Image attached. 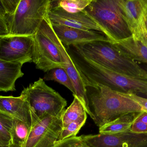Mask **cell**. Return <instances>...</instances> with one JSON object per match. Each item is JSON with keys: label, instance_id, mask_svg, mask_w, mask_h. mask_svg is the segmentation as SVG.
Segmentation results:
<instances>
[{"label": "cell", "instance_id": "obj_1", "mask_svg": "<svg viewBox=\"0 0 147 147\" xmlns=\"http://www.w3.org/2000/svg\"><path fill=\"white\" fill-rule=\"evenodd\" d=\"M85 89L90 117L99 128L123 115L144 112L126 93L100 84L86 86Z\"/></svg>", "mask_w": 147, "mask_h": 147}, {"label": "cell", "instance_id": "obj_2", "mask_svg": "<svg viewBox=\"0 0 147 147\" xmlns=\"http://www.w3.org/2000/svg\"><path fill=\"white\" fill-rule=\"evenodd\" d=\"M81 55L117 73L147 79V72L121 53L112 42L98 41L71 45Z\"/></svg>", "mask_w": 147, "mask_h": 147}, {"label": "cell", "instance_id": "obj_3", "mask_svg": "<svg viewBox=\"0 0 147 147\" xmlns=\"http://www.w3.org/2000/svg\"><path fill=\"white\" fill-rule=\"evenodd\" d=\"M84 11L113 43L132 36L117 0H92Z\"/></svg>", "mask_w": 147, "mask_h": 147}, {"label": "cell", "instance_id": "obj_4", "mask_svg": "<svg viewBox=\"0 0 147 147\" xmlns=\"http://www.w3.org/2000/svg\"><path fill=\"white\" fill-rule=\"evenodd\" d=\"M50 0H20L13 14L6 16L9 35L33 36L51 7Z\"/></svg>", "mask_w": 147, "mask_h": 147}, {"label": "cell", "instance_id": "obj_5", "mask_svg": "<svg viewBox=\"0 0 147 147\" xmlns=\"http://www.w3.org/2000/svg\"><path fill=\"white\" fill-rule=\"evenodd\" d=\"M21 94L26 99L38 119L61 114L67 104L66 100L40 78L24 88Z\"/></svg>", "mask_w": 147, "mask_h": 147}, {"label": "cell", "instance_id": "obj_6", "mask_svg": "<svg viewBox=\"0 0 147 147\" xmlns=\"http://www.w3.org/2000/svg\"><path fill=\"white\" fill-rule=\"evenodd\" d=\"M49 20L47 16L33 35L32 62L37 69L45 72L55 68L65 67L64 62L59 50L49 35Z\"/></svg>", "mask_w": 147, "mask_h": 147}, {"label": "cell", "instance_id": "obj_7", "mask_svg": "<svg viewBox=\"0 0 147 147\" xmlns=\"http://www.w3.org/2000/svg\"><path fill=\"white\" fill-rule=\"evenodd\" d=\"M63 113L57 116H47L39 119L31 128L22 147H53L63 130Z\"/></svg>", "mask_w": 147, "mask_h": 147}, {"label": "cell", "instance_id": "obj_8", "mask_svg": "<svg viewBox=\"0 0 147 147\" xmlns=\"http://www.w3.org/2000/svg\"><path fill=\"white\" fill-rule=\"evenodd\" d=\"M33 36L10 35L0 37V60L23 64L32 62Z\"/></svg>", "mask_w": 147, "mask_h": 147}, {"label": "cell", "instance_id": "obj_9", "mask_svg": "<svg viewBox=\"0 0 147 147\" xmlns=\"http://www.w3.org/2000/svg\"><path fill=\"white\" fill-rule=\"evenodd\" d=\"M88 147H147V133L130 130L114 134L87 135L80 136Z\"/></svg>", "mask_w": 147, "mask_h": 147}, {"label": "cell", "instance_id": "obj_10", "mask_svg": "<svg viewBox=\"0 0 147 147\" xmlns=\"http://www.w3.org/2000/svg\"><path fill=\"white\" fill-rule=\"evenodd\" d=\"M51 25L54 33L66 48L70 46L95 41L113 43L105 34L99 31L84 30L52 23Z\"/></svg>", "mask_w": 147, "mask_h": 147}, {"label": "cell", "instance_id": "obj_11", "mask_svg": "<svg viewBox=\"0 0 147 147\" xmlns=\"http://www.w3.org/2000/svg\"><path fill=\"white\" fill-rule=\"evenodd\" d=\"M48 30L51 38L57 47L61 56L64 60V69L72 81L75 90V95L77 96L79 100L83 104L86 114L87 113L90 117L91 113L88 106V102L86 97L85 87L78 72L73 64L69 54L68 53L67 49L61 43L60 40L54 33L50 20L48 21Z\"/></svg>", "mask_w": 147, "mask_h": 147}, {"label": "cell", "instance_id": "obj_12", "mask_svg": "<svg viewBox=\"0 0 147 147\" xmlns=\"http://www.w3.org/2000/svg\"><path fill=\"white\" fill-rule=\"evenodd\" d=\"M48 16L52 24L103 33L102 30L86 14L84 10L78 13H70L61 8L51 7L48 12Z\"/></svg>", "mask_w": 147, "mask_h": 147}, {"label": "cell", "instance_id": "obj_13", "mask_svg": "<svg viewBox=\"0 0 147 147\" xmlns=\"http://www.w3.org/2000/svg\"><path fill=\"white\" fill-rule=\"evenodd\" d=\"M0 111L23 122L31 129L39 120L22 94L17 97L0 96Z\"/></svg>", "mask_w": 147, "mask_h": 147}, {"label": "cell", "instance_id": "obj_14", "mask_svg": "<svg viewBox=\"0 0 147 147\" xmlns=\"http://www.w3.org/2000/svg\"><path fill=\"white\" fill-rule=\"evenodd\" d=\"M124 20L132 33L145 18L147 0H117Z\"/></svg>", "mask_w": 147, "mask_h": 147}, {"label": "cell", "instance_id": "obj_15", "mask_svg": "<svg viewBox=\"0 0 147 147\" xmlns=\"http://www.w3.org/2000/svg\"><path fill=\"white\" fill-rule=\"evenodd\" d=\"M113 44L127 58L147 65V46L138 38L132 35Z\"/></svg>", "mask_w": 147, "mask_h": 147}, {"label": "cell", "instance_id": "obj_16", "mask_svg": "<svg viewBox=\"0 0 147 147\" xmlns=\"http://www.w3.org/2000/svg\"><path fill=\"white\" fill-rule=\"evenodd\" d=\"M23 64L12 63L0 60V91L7 92L16 90L15 83L23 77Z\"/></svg>", "mask_w": 147, "mask_h": 147}, {"label": "cell", "instance_id": "obj_17", "mask_svg": "<svg viewBox=\"0 0 147 147\" xmlns=\"http://www.w3.org/2000/svg\"><path fill=\"white\" fill-rule=\"evenodd\" d=\"M141 113H131L123 115L109 123L99 128L100 134H114L129 130Z\"/></svg>", "mask_w": 147, "mask_h": 147}, {"label": "cell", "instance_id": "obj_18", "mask_svg": "<svg viewBox=\"0 0 147 147\" xmlns=\"http://www.w3.org/2000/svg\"><path fill=\"white\" fill-rule=\"evenodd\" d=\"M31 128L26 123L15 118L11 133L10 147H22Z\"/></svg>", "mask_w": 147, "mask_h": 147}, {"label": "cell", "instance_id": "obj_19", "mask_svg": "<svg viewBox=\"0 0 147 147\" xmlns=\"http://www.w3.org/2000/svg\"><path fill=\"white\" fill-rule=\"evenodd\" d=\"M74 98L70 105L65 110L63 115V128L86 114V111L77 96L73 95Z\"/></svg>", "mask_w": 147, "mask_h": 147}, {"label": "cell", "instance_id": "obj_20", "mask_svg": "<svg viewBox=\"0 0 147 147\" xmlns=\"http://www.w3.org/2000/svg\"><path fill=\"white\" fill-rule=\"evenodd\" d=\"M43 79L46 81L52 80L57 82L68 88L73 95H75L72 81L64 68H55L49 71L46 72Z\"/></svg>", "mask_w": 147, "mask_h": 147}, {"label": "cell", "instance_id": "obj_21", "mask_svg": "<svg viewBox=\"0 0 147 147\" xmlns=\"http://www.w3.org/2000/svg\"><path fill=\"white\" fill-rule=\"evenodd\" d=\"M92 0H62L53 1L51 7H60L70 13H77L83 11Z\"/></svg>", "mask_w": 147, "mask_h": 147}, {"label": "cell", "instance_id": "obj_22", "mask_svg": "<svg viewBox=\"0 0 147 147\" xmlns=\"http://www.w3.org/2000/svg\"><path fill=\"white\" fill-rule=\"evenodd\" d=\"M87 117L86 113L76 121L69 124L67 127L63 128L59 135L58 141L76 136L80 129L85 123Z\"/></svg>", "mask_w": 147, "mask_h": 147}, {"label": "cell", "instance_id": "obj_23", "mask_svg": "<svg viewBox=\"0 0 147 147\" xmlns=\"http://www.w3.org/2000/svg\"><path fill=\"white\" fill-rule=\"evenodd\" d=\"M15 118L0 111V133L11 142V133Z\"/></svg>", "mask_w": 147, "mask_h": 147}, {"label": "cell", "instance_id": "obj_24", "mask_svg": "<svg viewBox=\"0 0 147 147\" xmlns=\"http://www.w3.org/2000/svg\"><path fill=\"white\" fill-rule=\"evenodd\" d=\"M132 35L140 40L147 46V29L145 23V18L138 27L132 33Z\"/></svg>", "mask_w": 147, "mask_h": 147}, {"label": "cell", "instance_id": "obj_25", "mask_svg": "<svg viewBox=\"0 0 147 147\" xmlns=\"http://www.w3.org/2000/svg\"><path fill=\"white\" fill-rule=\"evenodd\" d=\"M20 0H2L7 16L13 14L18 7Z\"/></svg>", "mask_w": 147, "mask_h": 147}, {"label": "cell", "instance_id": "obj_26", "mask_svg": "<svg viewBox=\"0 0 147 147\" xmlns=\"http://www.w3.org/2000/svg\"><path fill=\"white\" fill-rule=\"evenodd\" d=\"M130 129L132 132L137 133H147V124L136 120Z\"/></svg>", "mask_w": 147, "mask_h": 147}, {"label": "cell", "instance_id": "obj_27", "mask_svg": "<svg viewBox=\"0 0 147 147\" xmlns=\"http://www.w3.org/2000/svg\"><path fill=\"white\" fill-rule=\"evenodd\" d=\"M81 140L80 136L71 137L61 141H58L53 147H69Z\"/></svg>", "mask_w": 147, "mask_h": 147}, {"label": "cell", "instance_id": "obj_28", "mask_svg": "<svg viewBox=\"0 0 147 147\" xmlns=\"http://www.w3.org/2000/svg\"><path fill=\"white\" fill-rule=\"evenodd\" d=\"M129 97L138 103L144 112H147V98L132 93H126Z\"/></svg>", "mask_w": 147, "mask_h": 147}, {"label": "cell", "instance_id": "obj_29", "mask_svg": "<svg viewBox=\"0 0 147 147\" xmlns=\"http://www.w3.org/2000/svg\"><path fill=\"white\" fill-rule=\"evenodd\" d=\"M8 35L9 30L7 20L5 18L0 17V37Z\"/></svg>", "mask_w": 147, "mask_h": 147}, {"label": "cell", "instance_id": "obj_30", "mask_svg": "<svg viewBox=\"0 0 147 147\" xmlns=\"http://www.w3.org/2000/svg\"><path fill=\"white\" fill-rule=\"evenodd\" d=\"M0 145L3 146L10 147L11 142L0 133Z\"/></svg>", "mask_w": 147, "mask_h": 147}, {"label": "cell", "instance_id": "obj_31", "mask_svg": "<svg viewBox=\"0 0 147 147\" xmlns=\"http://www.w3.org/2000/svg\"><path fill=\"white\" fill-rule=\"evenodd\" d=\"M136 121L142 122L147 124V112H144V111L142 112Z\"/></svg>", "mask_w": 147, "mask_h": 147}, {"label": "cell", "instance_id": "obj_32", "mask_svg": "<svg viewBox=\"0 0 147 147\" xmlns=\"http://www.w3.org/2000/svg\"><path fill=\"white\" fill-rule=\"evenodd\" d=\"M7 14L2 0H0V17L6 19Z\"/></svg>", "mask_w": 147, "mask_h": 147}, {"label": "cell", "instance_id": "obj_33", "mask_svg": "<svg viewBox=\"0 0 147 147\" xmlns=\"http://www.w3.org/2000/svg\"><path fill=\"white\" fill-rule=\"evenodd\" d=\"M144 68H143L144 70H146V71L147 72V65L145 64L144 65Z\"/></svg>", "mask_w": 147, "mask_h": 147}, {"label": "cell", "instance_id": "obj_34", "mask_svg": "<svg viewBox=\"0 0 147 147\" xmlns=\"http://www.w3.org/2000/svg\"><path fill=\"white\" fill-rule=\"evenodd\" d=\"M0 147H10L3 146H1V145H0Z\"/></svg>", "mask_w": 147, "mask_h": 147}, {"label": "cell", "instance_id": "obj_35", "mask_svg": "<svg viewBox=\"0 0 147 147\" xmlns=\"http://www.w3.org/2000/svg\"><path fill=\"white\" fill-rule=\"evenodd\" d=\"M145 25H146V29H147V26L146 25V24H145Z\"/></svg>", "mask_w": 147, "mask_h": 147}]
</instances>
